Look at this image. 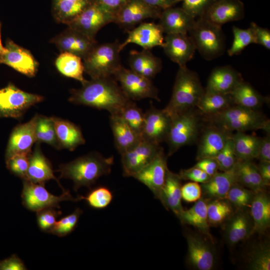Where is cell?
I'll list each match as a JSON object with an SVG mask.
<instances>
[{
	"label": "cell",
	"instance_id": "1",
	"mask_svg": "<svg viewBox=\"0 0 270 270\" xmlns=\"http://www.w3.org/2000/svg\"><path fill=\"white\" fill-rule=\"evenodd\" d=\"M78 89L71 90L70 102L108 111L110 115L120 114L133 102L112 77L86 80Z\"/></svg>",
	"mask_w": 270,
	"mask_h": 270
},
{
	"label": "cell",
	"instance_id": "2",
	"mask_svg": "<svg viewBox=\"0 0 270 270\" xmlns=\"http://www.w3.org/2000/svg\"><path fill=\"white\" fill-rule=\"evenodd\" d=\"M113 163V156L105 158L94 152L60 165L58 171L60 178L73 181L74 189L77 191L82 186L90 188L98 178L110 174Z\"/></svg>",
	"mask_w": 270,
	"mask_h": 270
},
{
	"label": "cell",
	"instance_id": "3",
	"mask_svg": "<svg viewBox=\"0 0 270 270\" xmlns=\"http://www.w3.org/2000/svg\"><path fill=\"white\" fill-rule=\"evenodd\" d=\"M210 124L229 132L262 130L270 133V122L257 110L233 104L216 114L204 116Z\"/></svg>",
	"mask_w": 270,
	"mask_h": 270
},
{
	"label": "cell",
	"instance_id": "4",
	"mask_svg": "<svg viewBox=\"0 0 270 270\" xmlns=\"http://www.w3.org/2000/svg\"><path fill=\"white\" fill-rule=\"evenodd\" d=\"M205 92L198 74L179 67L170 100L163 110L170 116L194 109Z\"/></svg>",
	"mask_w": 270,
	"mask_h": 270
},
{
	"label": "cell",
	"instance_id": "5",
	"mask_svg": "<svg viewBox=\"0 0 270 270\" xmlns=\"http://www.w3.org/2000/svg\"><path fill=\"white\" fill-rule=\"evenodd\" d=\"M120 43L116 40L94 47L82 60L84 71L91 78L96 79L114 76L122 66L120 63Z\"/></svg>",
	"mask_w": 270,
	"mask_h": 270
},
{
	"label": "cell",
	"instance_id": "6",
	"mask_svg": "<svg viewBox=\"0 0 270 270\" xmlns=\"http://www.w3.org/2000/svg\"><path fill=\"white\" fill-rule=\"evenodd\" d=\"M188 34L196 50L204 59L213 60L224 52L225 38L221 26L200 17Z\"/></svg>",
	"mask_w": 270,
	"mask_h": 270
},
{
	"label": "cell",
	"instance_id": "7",
	"mask_svg": "<svg viewBox=\"0 0 270 270\" xmlns=\"http://www.w3.org/2000/svg\"><path fill=\"white\" fill-rule=\"evenodd\" d=\"M194 109L170 117V128L166 140L169 148V156L181 147L194 143L198 138L201 126L200 114Z\"/></svg>",
	"mask_w": 270,
	"mask_h": 270
},
{
	"label": "cell",
	"instance_id": "8",
	"mask_svg": "<svg viewBox=\"0 0 270 270\" xmlns=\"http://www.w3.org/2000/svg\"><path fill=\"white\" fill-rule=\"evenodd\" d=\"M43 100L42 96L26 92L9 83L0 89V118H18L30 108Z\"/></svg>",
	"mask_w": 270,
	"mask_h": 270
},
{
	"label": "cell",
	"instance_id": "9",
	"mask_svg": "<svg viewBox=\"0 0 270 270\" xmlns=\"http://www.w3.org/2000/svg\"><path fill=\"white\" fill-rule=\"evenodd\" d=\"M21 197L24 206L36 212L47 208H59L60 202L64 200H80L78 196L73 198L68 190L60 196H54L45 188L44 184L34 183L27 180H23Z\"/></svg>",
	"mask_w": 270,
	"mask_h": 270
},
{
	"label": "cell",
	"instance_id": "10",
	"mask_svg": "<svg viewBox=\"0 0 270 270\" xmlns=\"http://www.w3.org/2000/svg\"><path fill=\"white\" fill-rule=\"evenodd\" d=\"M124 94L132 100L150 98L160 101L158 92L150 79L122 66L113 76Z\"/></svg>",
	"mask_w": 270,
	"mask_h": 270
},
{
	"label": "cell",
	"instance_id": "11",
	"mask_svg": "<svg viewBox=\"0 0 270 270\" xmlns=\"http://www.w3.org/2000/svg\"><path fill=\"white\" fill-rule=\"evenodd\" d=\"M114 16L94 1L70 21L68 27L96 40L98 32L106 25L114 22Z\"/></svg>",
	"mask_w": 270,
	"mask_h": 270
},
{
	"label": "cell",
	"instance_id": "12",
	"mask_svg": "<svg viewBox=\"0 0 270 270\" xmlns=\"http://www.w3.org/2000/svg\"><path fill=\"white\" fill-rule=\"evenodd\" d=\"M162 150L160 144L142 138L134 146L121 154L124 176L133 177Z\"/></svg>",
	"mask_w": 270,
	"mask_h": 270
},
{
	"label": "cell",
	"instance_id": "13",
	"mask_svg": "<svg viewBox=\"0 0 270 270\" xmlns=\"http://www.w3.org/2000/svg\"><path fill=\"white\" fill-rule=\"evenodd\" d=\"M162 10L142 0H128L114 15V22L130 30L148 18H158Z\"/></svg>",
	"mask_w": 270,
	"mask_h": 270
},
{
	"label": "cell",
	"instance_id": "14",
	"mask_svg": "<svg viewBox=\"0 0 270 270\" xmlns=\"http://www.w3.org/2000/svg\"><path fill=\"white\" fill-rule=\"evenodd\" d=\"M4 52L0 55V64H6L28 77L36 76L38 63L27 49L8 40Z\"/></svg>",
	"mask_w": 270,
	"mask_h": 270
},
{
	"label": "cell",
	"instance_id": "15",
	"mask_svg": "<svg viewBox=\"0 0 270 270\" xmlns=\"http://www.w3.org/2000/svg\"><path fill=\"white\" fill-rule=\"evenodd\" d=\"M60 52L75 54L83 60L98 44L92 39L68 27L50 40Z\"/></svg>",
	"mask_w": 270,
	"mask_h": 270
},
{
	"label": "cell",
	"instance_id": "16",
	"mask_svg": "<svg viewBox=\"0 0 270 270\" xmlns=\"http://www.w3.org/2000/svg\"><path fill=\"white\" fill-rule=\"evenodd\" d=\"M168 170L166 157L162 150L150 163L133 177L147 186L154 197L159 199Z\"/></svg>",
	"mask_w": 270,
	"mask_h": 270
},
{
	"label": "cell",
	"instance_id": "17",
	"mask_svg": "<svg viewBox=\"0 0 270 270\" xmlns=\"http://www.w3.org/2000/svg\"><path fill=\"white\" fill-rule=\"evenodd\" d=\"M171 122L170 117L163 110L154 106L144 113L141 136L143 140L160 144L166 141Z\"/></svg>",
	"mask_w": 270,
	"mask_h": 270
},
{
	"label": "cell",
	"instance_id": "18",
	"mask_svg": "<svg viewBox=\"0 0 270 270\" xmlns=\"http://www.w3.org/2000/svg\"><path fill=\"white\" fill-rule=\"evenodd\" d=\"M38 115L28 122L17 125L12 130L6 150V159L20 153H30L34 144L37 142L36 124Z\"/></svg>",
	"mask_w": 270,
	"mask_h": 270
},
{
	"label": "cell",
	"instance_id": "19",
	"mask_svg": "<svg viewBox=\"0 0 270 270\" xmlns=\"http://www.w3.org/2000/svg\"><path fill=\"white\" fill-rule=\"evenodd\" d=\"M162 47L166 56L179 67L186 66L196 50L188 34H166Z\"/></svg>",
	"mask_w": 270,
	"mask_h": 270
},
{
	"label": "cell",
	"instance_id": "20",
	"mask_svg": "<svg viewBox=\"0 0 270 270\" xmlns=\"http://www.w3.org/2000/svg\"><path fill=\"white\" fill-rule=\"evenodd\" d=\"M126 40L120 43L122 50L128 44H134L145 50H150L164 44V32L158 24L154 22H142L134 28L128 30Z\"/></svg>",
	"mask_w": 270,
	"mask_h": 270
},
{
	"label": "cell",
	"instance_id": "21",
	"mask_svg": "<svg viewBox=\"0 0 270 270\" xmlns=\"http://www.w3.org/2000/svg\"><path fill=\"white\" fill-rule=\"evenodd\" d=\"M244 6L240 0H214L202 16L221 26L227 22L244 18Z\"/></svg>",
	"mask_w": 270,
	"mask_h": 270
},
{
	"label": "cell",
	"instance_id": "22",
	"mask_svg": "<svg viewBox=\"0 0 270 270\" xmlns=\"http://www.w3.org/2000/svg\"><path fill=\"white\" fill-rule=\"evenodd\" d=\"M188 244V262L198 270H210L214 266V256L210 246L199 236L186 235Z\"/></svg>",
	"mask_w": 270,
	"mask_h": 270
},
{
	"label": "cell",
	"instance_id": "23",
	"mask_svg": "<svg viewBox=\"0 0 270 270\" xmlns=\"http://www.w3.org/2000/svg\"><path fill=\"white\" fill-rule=\"evenodd\" d=\"M158 24L164 33L188 34L196 18L182 7H170L162 10Z\"/></svg>",
	"mask_w": 270,
	"mask_h": 270
},
{
	"label": "cell",
	"instance_id": "24",
	"mask_svg": "<svg viewBox=\"0 0 270 270\" xmlns=\"http://www.w3.org/2000/svg\"><path fill=\"white\" fill-rule=\"evenodd\" d=\"M207 127L203 132L198 143L197 160L214 158L232 135V133L212 124Z\"/></svg>",
	"mask_w": 270,
	"mask_h": 270
},
{
	"label": "cell",
	"instance_id": "25",
	"mask_svg": "<svg viewBox=\"0 0 270 270\" xmlns=\"http://www.w3.org/2000/svg\"><path fill=\"white\" fill-rule=\"evenodd\" d=\"M243 80L241 74L232 66L217 67L212 70L205 91L229 94Z\"/></svg>",
	"mask_w": 270,
	"mask_h": 270
},
{
	"label": "cell",
	"instance_id": "26",
	"mask_svg": "<svg viewBox=\"0 0 270 270\" xmlns=\"http://www.w3.org/2000/svg\"><path fill=\"white\" fill-rule=\"evenodd\" d=\"M26 180L38 184H44L50 180H54L58 182L63 192L66 191L61 186L58 180L54 176L52 164L42 152L40 142H38L34 151L32 152L30 154Z\"/></svg>",
	"mask_w": 270,
	"mask_h": 270
},
{
	"label": "cell",
	"instance_id": "27",
	"mask_svg": "<svg viewBox=\"0 0 270 270\" xmlns=\"http://www.w3.org/2000/svg\"><path fill=\"white\" fill-rule=\"evenodd\" d=\"M110 124L116 147L122 154L134 146L142 140L119 114L110 116Z\"/></svg>",
	"mask_w": 270,
	"mask_h": 270
},
{
	"label": "cell",
	"instance_id": "28",
	"mask_svg": "<svg viewBox=\"0 0 270 270\" xmlns=\"http://www.w3.org/2000/svg\"><path fill=\"white\" fill-rule=\"evenodd\" d=\"M236 183H237L236 163L229 170L217 172L200 186L202 192L205 195L214 198L226 199L229 190Z\"/></svg>",
	"mask_w": 270,
	"mask_h": 270
},
{
	"label": "cell",
	"instance_id": "29",
	"mask_svg": "<svg viewBox=\"0 0 270 270\" xmlns=\"http://www.w3.org/2000/svg\"><path fill=\"white\" fill-rule=\"evenodd\" d=\"M130 69L136 73L150 79L160 72L162 68L161 60L149 50H131L128 57Z\"/></svg>",
	"mask_w": 270,
	"mask_h": 270
},
{
	"label": "cell",
	"instance_id": "30",
	"mask_svg": "<svg viewBox=\"0 0 270 270\" xmlns=\"http://www.w3.org/2000/svg\"><path fill=\"white\" fill-rule=\"evenodd\" d=\"M181 180L178 174L168 169L159 200L164 206L177 216L183 210L182 204Z\"/></svg>",
	"mask_w": 270,
	"mask_h": 270
},
{
	"label": "cell",
	"instance_id": "31",
	"mask_svg": "<svg viewBox=\"0 0 270 270\" xmlns=\"http://www.w3.org/2000/svg\"><path fill=\"white\" fill-rule=\"evenodd\" d=\"M52 118L60 148L73 151L76 147L85 143L82 132L78 126L67 120L54 116Z\"/></svg>",
	"mask_w": 270,
	"mask_h": 270
},
{
	"label": "cell",
	"instance_id": "32",
	"mask_svg": "<svg viewBox=\"0 0 270 270\" xmlns=\"http://www.w3.org/2000/svg\"><path fill=\"white\" fill-rule=\"evenodd\" d=\"M264 190L256 192L250 206L253 233L265 232L270 226V199Z\"/></svg>",
	"mask_w": 270,
	"mask_h": 270
},
{
	"label": "cell",
	"instance_id": "33",
	"mask_svg": "<svg viewBox=\"0 0 270 270\" xmlns=\"http://www.w3.org/2000/svg\"><path fill=\"white\" fill-rule=\"evenodd\" d=\"M232 216L226 228V237L228 243L233 246L252 234L253 224L251 216L242 209Z\"/></svg>",
	"mask_w": 270,
	"mask_h": 270
},
{
	"label": "cell",
	"instance_id": "34",
	"mask_svg": "<svg viewBox=\"0 0 270 270\" xmlns=\"http://www.w3.org/2000/svg\"><path fill=\"white\" fill-rule=\"evenodd\" d=\"M177 217L182 224L194 226L208 238H212L208 218L207 202L204 200L199 199L191 208L184 210Z\"/></svg>",
	"mask_w": 270,
	"mask_h": 270
},
{
	"label": "cell",
	"instance_id": "35",
	"mask_svg": "<svg viewBox=\"0 0 270 270\" xmlns=\"http://www.w3.org/2000/svg\"><path fill=\"white\" fill-rule=\"evenodd\" d=\"M94 0H52V14L56 20L68 24Z\"/></svg>",
	"mask_w": 270,
	"mask_h": 270
},
{
	"label": "cell",
	"instance_id": "36",
	"mask_svg": "<svg viewBox=\"0 0 270 270\" xmlns=\"http://www.w3.org/2000/svg\"><path fill=\"white\" fill-rule=\"evenodd\" d=\"M236 171L238 184L255 193L264 190L266 186L257 166L252 160L237 161Z\"/></svg>",
	"mask_w": 270,
	"mask_h": 270
},
{
	"label": "cell",
	"instance_id": "37",
	"mask_svg": "<svg viewBox=\"0 0 270 270\" xmlns=\"http://www.w3.org/2000/svg\"><path fill=\"white\" fill-rule=\"evenodd\" d=\"M237 161L252 160L257 158L262 138L244 132H236L232 136Z\"/></svg>",
	"mask_w": 270,
	"mask_h": 270
},
{
	"label": "cell",
	"instance_id": "38",
	"mask_svg": "<svg viewBox=\"0 0 270 270\" xmlns=\"http://www.w3.org/2000/svg\"><path fill=\"white\" fill-rule=\"evenodd\" d=\"M234 104L257 110L268 100L244 80L229 94Z\"/></svg>",
	"mask_w": 270,
	"mask_h": 270
},
{
	"label": "cell",
	"instance_id": "39",
	"mask_svg": "<svg viewBox=\"0 0 270 270\" xmlns=\"http://www.w3.org/2000/svg\"><path fill=\"white\" fill-rule=\"evenodd\" d=\"M82 59L70 53L60 52L55 61L58 70L65 76L84 83L86 80L84 76V66Z\"/></svg>",
	"mask_w": 270,
	"mask_h": 270
},
{
	"label": "cell",
	"instance_id": "40",
	"mask_svg": "<svg viewBox=\"0 0 270 270\" xmlns=\"http://www.w3.org/2000/svg\"><path fill=\"white\" fill-rule=\"evenodd\" d=\"M230 94L204 92L196 108L200 115L210 116L233 105Z\"/></svg>",
	"mask_w": 270,
	"mask_h": 270
},
{
	"label": "cell",
	"instance_id": "41",
	"mask_svg": "<svg viewBox=\"0 0 270 270\" xmlns=\"http://www.w3.org/2000/svg\"><path fill=\"white\" fill-rule=\"evenodd\" d=\"M250 252L248 263L250 270H270V246L268 242L256 244Z\"/></svg>",
	"mask_w": 270,
	"mask_h": 270
},
{
	"label": "cell",
	"instance_id": "42",
	"mask_svg": "<svg viewBox=\"0 0 270 270\" xmlns=\"http://www.w3.org/2000/svg\"><path fill=\"white\" fill-rule=\"evenodd\" d=\"M225 200L214 198L207 203L208 218L210 225L221 224L232 216V205Z\"/></svg>",
	"mask_w": 270,
	"mask_h": 270
},
{
	"label": "cell",
	"instance_id": "43",
	"mask_svg": "<svg viewBox=\"0 0 270 270\" xmlns=\"http://www.w3.org/2000/svg\"><path fill=\"white\" fill-rule=\"evenodd\" d=\"M36 131L37 142H44L60 148L52 117L38 115Z\"/></svg>",
	"mask_w": 270,
	"mask_h": 270
},
{
	"label": "cell",
	"instance_id": "44",
	"mask_svg": "<svg viewBox=\"0 0 270 270\" xmlns=\"http://www.w3.org/2000/svg\"><path fill=\"white\" fill-rule=\"evenodd\" d=\"M232 32L233 42L228 50V54L230 56L238 54L249 44H256L254 30L250 26L246 29H242L234 26Z\"/></svg>",
	"mask_w": 270,
	"mask_h": 270
},
{
	"label": "cell",
	"instance_id": "45",
	"mask_svg": "<svg viewBox=\"0 0 270 270\" xmlns=\"http://www.w3.org/2000/svg\"><path fill=\"white\" fill-rule=\"evenodd\" d=\"M78 198L80 200H84L90 207L100 210L106 208L110 204L113 195L108 188L100 186L91 190L86 196H78Z\"/></svg>",
	"mask_w": 270,
	"mask_h": 270
},
{
	"label": "cell",
	"instance_id": "46",
	"mask_svg": "<svg viewBox=\"0 0 270 270\" xmlns=\"http://www.w3.org/2000/svg\"><path fill=\"white\" fill-rule=\"evenodd\" d=\"M255 192L236 183L229 190L226 200L232 206L240 210L250 208Z\"/></svg>",
	"mask_w": 270,
	"mask_h": 270
},
{
	"label": "cell",
	"instance_id": "47",
	"mask_svg": "<svg viewBox=\"0 0 270 270\" xmlns=\"http://www.w3.org/2000/svg\"><path fill=\"white\" fill-rule=\"evenodd\" d=\"M120 115L134 132L141 136L144 113L134 102L126 106Z\"/></svg>",
	"mask_w": 270,
	"mask_h": 270
},
{
	"label": "cell",
	"instance_id": "48",
	"mask_svg": "<svg viewBox=\"0 0 270 270\" xmlns=\"http://www.w3.org/2000/svg\"><path fill=\"white\" fill-rule=\"evenodd\" d=\"M82 213L80 208H76L72 214L56 221L48 232L58 236H66L74 230Z\"/></svg>",
	"mask_w": 270,
	"mask_h": 270
},
{
	"label": "cell",
	"instance_id": "49",
	"mask_svg": "<svg viewBox=\"0 0 270 270\" xmlns=\"http://www.w3.org/2000/svg\"><path fill=\"white\" fill-rule=\"evenodd\" d=\"M30 153H20L6 159L7 168L15 176L22 179L26 178Z\"/></svg>",
	"mask_w": 270,
	"mask_h": 270
},
{
	"label": "cell",
	"instance_id": "50",
	"mask_svg": "<svg viewBox=\"0 0 270 270\" xmlns=\"http://www.w3.org/2000/svg\"><path fill=\"white\" fill-rule=\"evenodd\" d=\"M214 158L217 162L218 170L220 171L229 170L234 166L237 160L232 136L228 140L224 148Z\"/></svg>",
	"mask_w": 270,
	"mask_h": 270
},
{
	"label": "cell",
	"instance_id": "51",
	"mask_svg": "<svg viewBox=\"0 0 270 270\" xmlns=\"http://www.w3.org/2000/svg\"><path fill=\"white\" fill-rule=\"evenodd\" d=\"M50 208L36 212L38 224L40 229L48 232L56 222L57 218L62 214L60 210Z\"/></svg>",
	"mask_w": 270,
	"mask_h": 270
},
{
	"label": "cell",
	"instance_id": "52",
	"mask_svg": "<svg viewBox=\"0 0 270 270\" xmlns=\"http://www.w3.org/2000/svg\"><path fill=\"white\" fill-rule=\"evenodd\" d=\"M214 0H182V8L195 18L202 17Z\"/></svg>",
	"mask_w": 270,
	"mask_h": 270
},
{
	"label": "cell",
	"instance_id": "53",
	"mask_svg": "<svg viewBox=\"0 0 270 270\" xmlns=\"http://www.w3.org/2000/svg\"><path fill=\"white\" fill-rule=\"evenodd\" d=\"M202 193L201 186L196 182H188L181 187L182 198L188 202L198 200L201 198Z\"/></svg>",
	"mask_w": 270,
	"mask_h": 270
},
{
	"label": "cell",
	"instance_id": "54",
	"mask_svg": "<svg viewBox=\"0 0 270 270\" xmlns=\"http://www.w3.org/2000/svg\"><path fill=\"white\" fill-rule=\"evenodd\" d=\"M182 180L204 184L210 180L211 176L202 170L196 167L182 170L178 174Z\"/></svg>",
	"mask_w": 270,
	"mask_h": 270
},
{
	"label": "cell",
	"instance_id": "55",
	"mask_svg": "<svg viewBox=\"0 0 270 270\" xmlns=\"http://www.w3.org/2000/svg\"><path fill=\"white\" fill-rule=\"evenodd\" d=\"M254 29L256 44L262 45L266 49L270 50V31L268 29L262 28L256 23H250Z\"/></svg>",
	"mask_w": 270,
	"mask_h": 270
},
{
	"label": "cell",
	"instance_id": "56",
	"mask_svg": "<svg viewBox=\"0 0 270 270\" xmlns=\"http://www.w3.org/2000/svg\"><path fill=\"white\" fill-rule=\"evenodd\" d=\"M23 262L16 254L0 261V270H26Z\"/></svg>",
	"mask_w": 270,
	"mask_h": 270
},
{
	"label": "cell",
	"instance_id": "57",
	"mask_svg": "<svg viewBox=\"0 0 270 270\" xmlns=\"http://www.w3.org/2000/svg\"><path fill=\"white\" fill-rule=\"evenodd\" d=\"M194 166L202 170L211 177L218 170V164L214 158H204L198 160Z\"/></svg>",
	"mask_w": 270,
	"mask_h": 270
},
{
	"label": "cell",
	"instance_id": "58",
	"mask_svg": "<svg viewBox=\"0 0 270 270\" xmlns=\"http://www.w3.org/2000/svg\"><path fill=\"white\" fill-rule=\"evenodd\" d=\"M128 0H94V1L114 16Z\"/></svg>",
	"mask_w": 270,
	"mask_h": 270
},
{
	"label": "cell",
	"instance_id": "59",
	"mask_svg": "<svg viewBox=\"0 0 270 270\" xmlns=\"http://www.w3.org/2000/svg\"><path fill=\"white\" fill-rule=\"evenodd\" d=\"M270 133L262 138L257 159L260 162H270Z\"/></svg>",
	"mask_w": 270,
	"mask_h": 270
},
{
	"label": "cell",
	"instance_id": "60",
	"mask_svg": "<svg viewBox=\"0 0 270 270\" xmlns=\"http://www.w3.org/2000/svg\"><path fill=\"white\" fill-rule=\"evenodd\" d=\"M147 4L162 10L174 6L182 0H142Z\"/></svg>",
	"mask_w": 270,
	"mask_h": 270
},
{
	"label": "cell",
	"instance_id": "61",
	"mask_svg": "<svg viewBox=\"0 0 270 270\" xmlns=\"http://www.w3.org/2000/svg\"><path fill=\"white\" fill-rule=\"evenodd\" d=\"M256 166L264 184L266 186H269L270 183V162H260Z\"/></svg>",
	"mask_w": 270,
	"mask_h": 270
},
{
	"label": "cell",
	"instance_id": "62",
	"mask_svg": "<svg viewBox=\"0 0 270 270\" xmlns=\"http://www.w3.org/2000/svg\"><path fill=\"white\" fill-rule=\"evenodd\" d=\"M5 50L4 46L2 43L1 36H0V55L4 52Z\"/></svg>",
	"mask_w": 270,
	"mask_h": 270
}]
</instances>
